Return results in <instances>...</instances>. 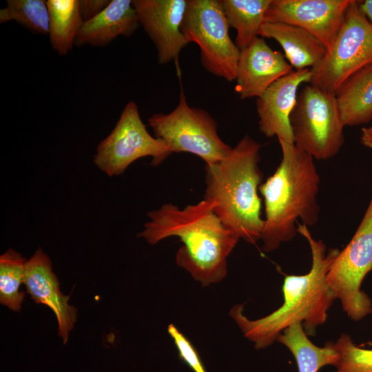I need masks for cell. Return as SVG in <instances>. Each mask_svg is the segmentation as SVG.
I'll use <instances>...</instances> for the list:
<instances>
[{
  "label": "cell",
  "mask_w": 372,
  "mask_h": 372,
  "mask_svg": "<svg viewBox=\"0 0 372 372\" xmlns=\"http://www.w3.org/2000/svg\"><path fill=\"white\" fill-rule=\"evenodd\" d=\"M147 216L149 220L138 237L150 245L179 238L183 245L177 250L176 262L203 287L225 278L227 259L240 238L223 224L209 200L203 198L182 209L165 203Z\"/></svg>",
  "instance_id": "1"
},
{
  "label": "cell",
  "mask_w": 372,
  "mask_h": 372,
  "mask_svg": "<svg viewBox=\"0 0 372 372\" xmlns=\"http://www.w3.org/2000/svg\"><path fill=\"white\" fill-rule=\"evenodd\" d=\"M297 232L309 245L311 267L306 274L285 277L282 305L257 320H250L244 314L242 304L234 305L229 311V316L244 336L253 342L257 349L271 345L285 329L297 322L302 324L307 335H314L316 328L325 322L327 312L336 299L327 275L340 251L332 248L327 251L325 244L313 237L308 227L299 222Z\"/></svg>",
  "instance_id": "2"
},
{
  "label": "cell",
  "mask_w": 372,
  "mask_h": 372,
  "mask_svg": "<svg viewBox=\"0 0 372 372\" xmlns=\"http://www.w3.org/2000/svg\"><path fill=\"white\" fill-rule=\"evenodd\" d=\"M282 159L259 187L264 199V225L261 235L265 252L278 249L296 235L298 220L311 227L319 218L317 195L320 176L314 158L294 143L278 141Z\"/></svg>",
  "instance_id": "3"
},
{
  "label": "cell",
  "mask_w": 372,
  "mask_h": 372,
  "mask_svg": "<svg viewBox=\"0 0 372 372\" xmlns=\"http://www.w3.org/2000/svg\"><path fill=\"white\" fill-rule=\"evenodd\" d=\"M260 148L246 134L225 158L205 166L204 199L227 228L251 244L261 239L264 225L258 195L263 178Z\"/></svg>",
  "instance_id": "4"
},
{
  "label": "cell",
  "mask_w": 372,
  "mask_h": 372,
  "mask_svg": "<svg viewBox=\"0 0 372 372\" xmlns=\"http://www.w3.org/2000/svg\"><path fill=\"white\" fill-rule=\"evenodd\" d=\"M290 124L296 146L314 159H330L343 145L344 126L335 94L309 83L298 94Z\"/></svg>",
  "instance_id": "5"
},
{
  "label": "cell",
  "mask_w": 372,
  "mask_h": 372,
  "mask_svg": "<svg viewBox=\"0 0 372 372\" xmlns=\"http://www.w3.org/2000/svg\"><path fill=\"white\" fill-rule=\"evenodd\" d=\"M154 136L163 141L172 153L186 152L211 164L231 149L219 136L215 119L203 109L188 105L183 88L176 107L169 113H156L148 119Z\"/></svg>",
  "instance_id": "6"
},
{
  "label": "cell",
  "mask_w": 372,
  "mask_h": 372,
  "mask_svg": "<svg viewBox=\"0 0 372 372\" xmlns=\"http://www.w3.org/2000/svg\"><path fill=\"white\" fill-rule=\"evenodd\" d=\"M220 0H187L181 31L198 45L200 63L211 74L235 81L240 50L230 37Z\"/></svg>",
  "instance_id": "7"
},
{
  "label": "cell",
  "mask_w": 372,
  "mask_h": 372,
  "mask_svg": "<svg viewBox=\"0 0 372 372\" xmlns=\"http://www.w3.org/2000/svg\"><path fill=\"white\" fill-rule=\"evenodd\" d=\"M372 64V23L351 0L331 48L311 69L309 84L335 94L340 85L360 69Z\"/></svg>",
  "instance_id": "8"
},
{
  "label": "cell",
  "mask_w": 372,
  "mask_h": 372,
  "mask_svg": "<svg viewBox=\"0 0 372 372\" xmlns=\"http://www.w3.org/2000/svg\"><path fill=\"white\" fill-rule=\"evenodd\" d=\"M372 270V194L353 238L331 265L327 281L348 317L358 321L372 313V302L360 289Z\"/></svg>",
  "instance_id": "9"
},
{
  "label": "cell",
  "mask_w": 372,
  "mask_h": 372,
  "mask_svg": "<svg viewBox=\"0 0 372 372\" xmlns=\"http://www.w3.org/2000/svg\"><path fill=\"white\" fill-rule=\"evenodd\" d=\"M172 154L163 141L149 133L137 104L129 101L110 134L98 145L93 161L112 177L123 174L139 158L150 156L151 165L158 166Z\"/></svg>",
  "instance_id": "10"
},
{
  "label": "cell",
  "mask_w": 372,
  "mask_h": 372,
  "mask_svg": "<svg viewBox=\"0 0 372 372\" xmlns=\"http://www.w3.org/2000/svg\"><path fill=\"white\" fill-rule=\"evenodd\" d=\"M351 0H271L265 22L299 27L318 39L329 50L339 32Z\"/></svg>",
  "instance_id": "11"
},
{
  "label": "cell",
  "mask_w": 372,
  "mask_h": 372,
  "mask_svg": "<svg viewBox=\"0 0 372 372\" xmlns=\"http://www.w3.org/2000/svg\"><path fill=\"white\" fill-rule=\"evenodd\" d=\"M132 4L156 47L158 63L174 61L178 68L179 54L189 43L181 31L187 0H133Z\"/></svg>",
  "instance_id": "12"
},
{
  "label": "cell",
  "mask_w": 372,
  "mask_h": 372,
  "mask_svg": "<svg viewBox=\"0 0 372 372\" xmlns=\"http://www.w3.org/2000/svg\"><path fill=\"white\" fill-rule=\"evenodd\" d=\"M311 69L295 70L275 81L256 100L260 131L267 137L294 143L290 116L296 105L298 88L309 83Z\"/></svg>",
  "instance_id": "13"
},
{
  "label": "cell",
  "mask_w": 372,
  "mask_h": 372,
  "mask_svg": "<svg viewBox=\"0 0 372 372\" xmlns=\"http://www.w3.org/2000/svg\"><path fill=\"white\" fill-rule=\"evenodd\" d=\"M293 71L280 51L273 50L258 37L240 50L235 91L241 99L260 97L275 81Z\"/></svg>",
  "instance_id": "14"
},
{
  "label": "cell",
  "mask_w": 372,
  "mask_h": 372,
  "mask_svg": "<svg viewBox=\"0 0 372 372\" xmlns=\"http://www.w3.org/2000/svg\"><path fill=\"white\" fill-rule=\"evenodd\" d=\"M23 284L37 304L52 309L58 322V333L63 344L76 322V309L69 304L70 296L63 295L49 256L39 247L25 265Z\"/></svg>",
  "instance_id": "15"
},
{
  "label": "cell",
  "mask_w": 372,
  "mask_h": 372,
  "mask_svg": "<svg viewBox=\"0 0 372 372\" xmlns=\"http://www.w3.org/2000/svg\"><path fill=\"white\" fill-rule=\"evenodd\" d=\"M139 25L132 1L111 0L100 14L83 23L75 46L105 47L119 36H132Z\"/></svg>",
  "instance_id": "16"
},
{
  "label": "cell",
  "mask_w": 372,
  "mask_h": 372,
  "mask_svg": "<svg viewBox=\"0 0 372 372\" xmlns=\"http://www.w3.org/2000/svg\"><path fill=\"white\" fill-rule=\"evenodd\" d=\"M259 37L273 39L282 47L289 64L301 70L315 68L327 50L321 42L306 30L282 22H265Z\"/></svg>",
  "instance_id": "17"
},
{
  "label": "cell",
  "mask_w": 372,
  "mask_h": 372,
  "mask_svg": "<svg viewBox=\"0 0 372 372\" xmlns=\"http://www.w3.org/2000/svg\"><path fill=\"white\" fill-rule=\"evenodd\" d=\"M335 96L344 127L372 121V64L347 79Z\"/></svg>",
  "instance_id": "18"
},
{
  "label": "cell",
  "mask_w": 372,
  "mask_h": 372,
  "mask_svg": "<svg viewBox=\"0 0 372 372\" xmlns=\"http://www.w3.org/2000/svg\"><path fill=\"white\" fill-rule=\"evenodd\" d=\"M277 341L293 354L298 372H318L327 365L335 366L340 358L333 342H328L324 347L312 343L300 322L285 329Z\"/></svg>",
  "instance_id": "19"
},
{
  "label": "cell",
  "mask_w": 372,
  "mask_h": 372,
  "mask_svg": "<svg viewBox=\"0 0 372 372\" xmlns=\"http://www.w3.org/2000/svg\"><path fill=\"white\" fill-rule=\"evenodd\" d=\"M49 10V40L59 55L67 54L75 45L84 23L79 0H48Z\"/></svg>",
  "instance_id": "20"
},
{
  "label": "cell",
  "mask_w": 372,
  "mask_h": 372,
  "mask_svg": "<svg viewBox=\"0 0 372 372\" xmlns=\"http://www.w3.org/2000/svg\"><path fill=\"white\" fill-rule=\"evenodd\" d=\"M271 0H220L229 27L236 30V44L240 50L259 37Z\"/></svg>",
  "instance_id": "21"
},
{
  "label": "cell",
  "mask_w": 372,
  "mask_h": 372,
  "mask_svg": "<svg viewBox=\"0 0 372 372\" xmlns=\"http://www.w3.org/2000/svg\"><path fill=\"white\" fill-rule=\"evenodd\" d=\"M27 259L8 249L0 256V302L14 311H19L25 293L20 291L23 283Z\"/></svg>",
  "instance_id": "22"
},
{
  "label": "cell",
  "mask_w": 372,
  "mask_h": 372,
  "mask_svg": "<svg viewBox=\"0 0 372 372\" xmlns=\"http://www.w3.org/2000/svg\"><path fill=\"white\" fill-rule=\"evenodd\" d=\"M6 8L10 21H15L34 34L48 35L50 16L47 1L8 0Z\"/></svg>",
  "instance_id": "23"
},
{
  "label": "cell",
  "mask_w": 372,
  "mask_h": 372,
  "mask_svg": "<svg viewBox=\"0 0 372 372\" xmlns=\"http://www.w3.org/2000/svg\"><path fill=\"white\" fill-rule=\"evenodd\" d=\"M333 344L340 355L335 372H372V349L356 346L344 333Z\"/></svg>",
  "instance_id": "24"
},
{
  "label": "cell",
  "mask_w": 372,
  "mask_h": 372,
  "mask_svg": "<svg viewBox=\"0 0 372 372\" xmlns=\"http://www.w3.org/2000/svg\"><path fill=\"white\" fill-rule=\"evenodd\" d=\"M167 332L174 340L180 358L194 372H207L194 347L174 324L168 325Z\"/></svg>",
  "instance_id": "25"
},
{
  "label": "cell",
  "mask_w": 372,
  "mask_h": 372,
  "mask_svg": "<svg viewBox=\"0 0 372 372\" xmlns=\"http://www.w3.org/2000/svg\"><path fill=\"white\" fill-rule=\"evenodd\" d=\"M110 1L111 0H80L79 6L84 22L100 14Z\"/></svg>",
  "instance_id": "26"
},
{
  "label": "cell",
  "mask_w": 372,
  "mask_h": 372,
  "mask_svg": "<svg viewBox=\"0 0 372 372\" xmlns=\"http://www.w3.org/2000/svg\"><path fill=\"white\" fill-rule=\"evenodd\" d=\"M358 6L361 12L372 23V0L358 1Z\"/></svg>",
  "instance_id": "27"
},
{
  "label": "cell",
  "mask_w": 372,
  "mask_h": 372,
  "mask_svg": "<svg viewBox=\"0 0 372 372\" xmlns=\"http://www.w3.org/2000/svg\"><path fill=\"white\" fill-rule=\"evenodd\" d=\"M360 141L363 145L372 149V125L362 128Z\"/></svg>",
  "instance_id": "28"
},
{
  "label": "cell",
  "mask_w": 372,
  "mask_h": 372,
  "mask_svg": "<svg viewBox=\"0 0 372 372\" xmlns=\"http://www.w3.org/2000/svg\"><path fill=\"white\" fill-rule=\"evenodd\" d=\"M10 21V16H9V13H8V9L6 8V7L5 8L1 9V10H0V22H1V23H6L7 21Z\"/></svg>",
  "instance_id": "29"
}]
</instances>
